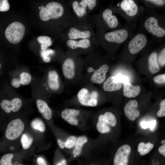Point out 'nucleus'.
<instances>
[{"instance_id": "1", "label": "nucleus", "mask_w": 165, "mask_h": 165, "mask_svg": "<svg viewBox=\"0 0 165 165\" xmlns=\"http://www.w3.org/2000/svg\"><path fill=\"white\" fill-rule=\"evenodd\" d=\"M41 7L39 12V17L43 21L60 17L63 14L64 12L62 6L55 2H49L45 6H41Z\"/></svg>"}, {"instance_id": "2", "label": "nucleus", "mask_w": 165, "mask_h": 165, "mask_svg": "<svg viewBox=\"0 0 165 165\" xmlns=\"http://www.w3.org/2000/svg\"><path fill=\"white\" fill-rule=\"evenodd\" d=\"M25 31L24 26L18 22L10 24L6 28L5 34L7 40L10 42L16 44L22 39Z\"/></svg>"}, {"instance_id": "3", "label": "nucleus", "mask_w": 165, "mask_h": 165, "mask_svg": "<svg viewBox=\"0 0 165 165\" xmlns=\"http://www.w3.org/2000/svg\"><path fill=\"white\" fill-rule=\"evenodd\" d=\"M117 123V119L114 114L112 112H107L98 116L97 129L101 134L108 133L111 131V127L116 126Z\"/></svg>"}, {"instance_id": "4", "label": "nucleus", "mask_w": 165, "mask_h": 165, "mask_svg": "<svg viewBox=\"0 0 165 165\" xmlns=\"http://www.w3.org/2000/svg\"><path fill=\"white\" fill-rule=\"evenodd\" d=\"M78 100L82 105L95 107L98 103V93L95 91L90 92L86 88L81 89L77 94Z\"/></svg>"}, {"instance_id": "5", "label": "nucleus", "mask_w": 165, "mask_h": 165, "mask_svg": "<svg viewBox=\"0 0 165 165\" xmlns=\"http://www.w3.org/2000/svg\"><path fill=\"white\" fill-rule=\"evenodd\" d=\"M24 129V124L22 121L19 119H15L8 125L5 136L8 140H15L20 136Z\"/></svg>"}, {"instance_id": "6", "label": "nucleus", "mask_w": 165, "mask_h": 165, "mask_svg": "<svg viewBox=\"0 0 165 165\" xmlns=\"http://www.w3.org/2000/svg\"><path fill=\"white\" fill-rule=\"evenodd\" d=\"M131 148L127 144L122 145L117 150L114 158V165H127Z\"/></svg>"}, {"instance_id": "7", "label": "nucleus", "mask_w": 165, "mask_h": 165, "mask_svg": "<svg viewBox=\"0 0 165 165\" xmlns=\"http://www.w3.org/2000/svg\"><path fill=\"white\" fill-rule=\"evenodd\" d=\"M147 42V38L144 35L142 34L137 35L129 43V51L133 54L138 53L145 47Z\"/></svg>"}, {"instance_id": "8", "label": "nucleus", "mask_w": 165, "mask_h": 165, "mask_svg": "<svg viewBox=\"0 0 165 165\" xmlns=\"http://www.w3.org/2000/svg\"><path fill=\"white\" fill-rule=\"evenodd\" d=\"M145 28L153 35L162 37L165 35V30L158 25L157 20L153 17L148 18L144 23Z\"/></svg>"}, {"instance_id": "9", "label": "nucleus", "mask_w": 165, "mask_h": 165, "mask_svg": "<svg viewBox=\"0 0 165 165\" xmlns=\"http://www.w3.org/2000/svg\"><path fill=\"white\" fill-rule=\"evenodd\" d=\"M109 68L108 66L106 64L102 65L97 70H94L91 67L88 68L87 70L88 72H94L91 78L92 82L96 84H101L104 82L106 78V74Z\"/></svg>"}, {"instance_id": "10", "label": "nucleus", "mask_w": 165, "mask_h": 165, "mask_svg": "<svg viewBox=\"0 0 165 165\" xmlns=\"http://www.w3.org/2000/svg\"><path fill=\"white\" fill-rule=\"evenodd\" d=\"M138 104L136 100H131L128 102L124 108L125 116L131 121H134L140 116V112L138 109Z\"/></svg>"}, {"instance_id": "11", "label": "nucleus", "mask_w": 165, "mask_h": 165, "mask_svg": "<svg viewBox=\"0 0 165 165\" xmlns=\"http://www.w3.org/2000/svg\"><path fill=\"white\" fill-rule=\"evenodd\" d=\"M128 36L127 31L122 29L107 33L105 37L108 42L120 43L124 42L127 39Z\"/></svg>"}, {"instance_id": "12", "label": "nucleus", "mask_w": 165, "mask_h": 165, "mask_svg": "<svg viewBox=\"0 0 165 165\" xmlns=\"http://www.w3.org/2000/svg\"><path fill=\"white\" fill-rule=\"evenodd\" d=\"M22 103L20 99L15 98L10 101L7 99L2 100L0 103L2 108L7 113H9L11 110L13 112L18 111L21 107Z\"/></svg>"}, {"instance_id": "13", "label": "nucleus", "mask_w": 165, "mask_h": 165, "mask_svg": "<svg viewBox=\"0 0 165 165\" xmlns=\"http://www.w3.org/2000/svg\"><path fill=\"white\" fill-rule=\"evenodd\" d=\"M79 110L74 109L66 108L61 113L62 118L68 123L73 125H77L78 120L76 117L79 115Z\"/></svg>"}, {"instance_id": "14", "label": "nucleus", "mask_w": 165, "mask_h": 165, "mask_svg": "<svg viewBox=\"0 0 165 165\" xmlns=\"http://www.w3.org/2000/svg\"><path fill=\"white\" fill-rule=\"evenodd\" d=\"M62 68L63 75L66 78L71 79L74 78L75 74V67L72 59H66L62 65Z\"/></svg>"}, {"instance_id": "15", "label": "nucleus", "mask_w": 165, "mask_h": 165, "mask_svg": "<svg viewBox=\"0 0 165 165\" xmlns=\"http://www.w3.org/2000/svg\"><path fill=\"white\" fill-rule=\"evenodd\" d=\"M122 86V83L116 80L115 76H112L104 82L103 89L105 91L112 92L120 90Z\"/></svg>"}, {"instance_id": "16", "label": "nucleus", "mask_w": 165, "mask_h": 165, "mask_svg": "<svg viewBox=\"0 0 165 165\" xmlns=\"http://www.w3.org/2000/svg\"><path fill=\"white\" fill-rule=\"evenodd\" d=\"M120 6L122 9L129 16H133L135 15L137 13L138 6L133 0H123L121 2Z\"/></svg>"}, {"instance_id": "17", "label": "nucleus", "mask_w": 165, "mask_h": 165, "mask_svg": "<svg viewBox=\"0 0 165 165\" xmlns=\"http://www.w3.org/2000/svg\"><path fill=\"white\" fill-rule=\"evenodd\" d=\"M141 90L139 86L133 85L130 82L124 84L123 94L127 97H135L139 94Z\"/></svg>"}, {"instance_id": "18", "label": "nucleus", "mask_w": 165, "mask_h": 165, "mask_svg": "<svg viewBox=\"0 0 165 165\" xmlns=\"http://www.w3.org/2000/svg\"><path fill=\"white\" fill-rule=\"evenodd\" d=\"M36 103L39 112L44 118L47 120L50 119L52 116V112L46 103L43 100L38 99L36 101Z\"/></svg>"}, {"instance_id": "19", "label": "nucleus", "mask_w": 165, "mask_h": 165, "mask_svg": "<svg viewBox=\"0 0 165 165\" xmlns=\"http://www.w3.org/2000/svg\"><path fill=\"white\" fill-rule=\"evenodd\" d=\"M20 76V79L14 78L11 81V84L15 88L19 87L21 84L24 85H28L31 81V77L29 73L24 72Z\"/></svg>"}, {"instance_id": "20", "label": "nucleus", "mask_w": 165, "mask_h": 165, "mask_svg": "<svg viewBox=\"0 0 165 165\" xmlns=\"http://www.w3.org/2000/svg\"><path fill=\"white\" fill-rule=\"evenodd\" d=\"M102 16L108 26L111 28H116L118 25V21L117 17L112 15V11L109 9H105Z\"/></svg>"}, {"instance_id": "21", "label": "nucleus", "mask_w": 165, "mask_h": 165, "mask_svg": "<svg viewBox=\"0 0 165 165\" xmlns=\"http://www.w3.org/2000/svg\"><path fill=\"white\" fill-rule=\"evenodd\" d=\"M48 83L50 88L53 90H56L59 88V76L56 71L53 70L49 72Z\"/></svg>"}, {"instance_id": "22", "label": "nucleus", "mask_w": 165, "mask_h": 165, "mask_svg": "<svg viewBox=\"0 0 165 165\" xmlns=\"http://www.w3.org/2000/svg\"><path fill=\"white\" fill-rule=\"evenodd\" d=\"M68 38L72 39L78 38L86 39L90 36V32L89 31H82L74 28H70L68 34Z\"/></svg>"}, {"instance_id": "23", "label": "nucleus", "mask_w": 165, "mask_h": 165, "mask_svg": "<svg viewBox=\"0 0 165 165\" xmlns=\"http://www.w3.org/2000/svg\"><path fill=\"white\" fill-rule=\"evenodd\" d=\"M157 53L154 52L150 55L148 58V67L150 72L152 74L157 73L160 70V67L157 62Z\"/></svg>"}, {"instance_id": "24", "label": "nucleus", "mask_w": 165, "mask_h": 165, "mask_svg": "<svg viewBox=\"0 0 165 165\" xmlns=\"http://www.w3.org/2000/svg\"><path fill=\"white\" fill-rule=\"evenodd\" d=\"M67 45L71 48L74 49L78 47L87 48L90 45V40L87 39H84L79 41L69 40L67 42Z\"/></svg>"}, {"instance_id": "25", "label": "nucleus", "mask_w": 165, "mask_h": 165, "mask_svg": "<svg viewBox=\"0 0 165 165\" xmlns=\"http://www.w3.org/2000/svg\"><path fill=\"white\" fill-rule=\"evenodd\" d=\"M154 145L150 142H140L138 145V152L141 156H144L149 153L153 148Z\"/></svg>"}, {"instance_id": "26", "label": "nucleus", "mask_w": 165, "mask_h": 165, "mask_svg": "<svg viewBox=\"0 0 165 165\" xmlns=\"http://www.w3.org/2000/svg\"><path fill=\"white\" fill-rule=\"evenodd\" d=\"M87 141L88 139L85 136H81L78 138L76 140L73 151V153L75 156H79L80 154L83 145Z\"/></svg>"}, {"instance_id": "27", "label": "nucleus", "mask_w": 165, "mask_h": 165, "mask_svg": "<svg viewBox=\"0 0 165 165\" xmlns=\"http://www.w3.org/2000/svg\"><path fill=\"white\" fill-rule=\"evenodd\" d=\"M33 138L29 134H23L21 138V142L23 148L24 149L28 148L33 142Z\"/></svg>"}, {"instance_id": "28", "label": "nucleus", "mask_w": 165, "mask_h": 165, "mask_svg": "<svg viewBox=\"0 0 165 165\" xmlns=\"http://www.w3.org/2000/svg\"><path fill=\"white\" fill-rule=\"evenodd\" d=\"M31 126L34 129L38 130L41 132H44L45 130L44 123L39 119H36L33 120L31 122Z\"/></svg>"}, {"instance_id": "29", "label": "nucleus", "mask_w": 165, "mask_h": 165, "mask_svg": "<svg viewBox=\"0 0 165 165\" xmlns=\"http://www.w3.org/2000/svg\"><path fill=\"white\" fill-rule=\"evenodd\" d=\"M73 9L77 15L79 17H82L86 13V8L81 6L77 1H74L72 3Z\"/></svg>"}, {"instance_id": "30", "label": "nucleus", "mask_w": 165, "mask_h": 165, "mask_svg": "<svg viewBox=\"0 0 165 165\" xmlns=\"http://www.w3.org/2000/svg\"><path fill=\"white\" fill-rule=\"evenodd\" d=\"M13 156L12 153H7L3 155L0 160V165H13L11 160Z\"/></svg>"}, {"instance_id": "31", "label": "nucleus", "mask_w": 165, "mask_h": 165, "mask_svg": "<svg viewBox=\"0 0 165 165\" xmlns=\"http://www.w3.org/2000/svg\"><path fill=\"white\" fill-rule=\"evenodd\" d=\"M82 7L86 8L87 6L90 9H92L95 6L96 1L95 0H83L79 3Z\"/></svg>"}, {"instance_id": "32", "label": "nucleus", "mask_w": 165, "mask_h": 165, "mask_svg": "<svg viewBox=\"0 0 165 165\" xmlns=\"http://www.w3.org/2000/svg\"><path fill=\"white\" fill-rule=\"evenodd\" d=\"M159 65L163 66L165 64V48H163L157 58Z\"/></svg>"}, {"instance_id": "33", "label": "nucleus", "mask_w": 165, "mask_h": 165, "mask_svg": "<svg viewBox=\"0 0 165 165\" xmlns=\"http://www.w3.org/2000/svg\"><path fill=\"white\" fill-rule=\"evenodd\" d=\"M76 137L74 136H70L65 142V147L68 148H71L73 147L75 145Z\"/></svg>"}, {"instance_id": "34", "label": "nucleus", "mask_w": 165, "mask_h": 165, "mask_svg": "<svg viewBox=\"0 0 165 165\" xmlns=\"http://www.w3.org/2000/svg\"><path fill=\"white\" fill-rule=\"evenodd\" d=\"M160 109L157 113L158 117H162L165 116V99L163 100L160 103Z\"/></svg>"}, {"instance_id": "35", "label": "nucleus", "mask_w": 165, "mask_h": 165, "mask_svg": "<svg viewBox=\"0 0 165 165\" xmlns=\"http://www.w3.org/2000/svg\"><path fill=\"white\" fill-rule=\"evenodd\" d=\"M9 8V5L7 0H0V11H8Z\"/></svg>"}, {"instance_id": "36", "label": "nucleus", "mask_w": 165, "mask_h": 165, "mask_svg": "<svg viewBox=\"0 0 165 165\" xmlns=\"http://www.w3.org/2000/svg\"><path fill=\"white\" fill-rule=\"evenodd\" d=\"M154 81L158 84H163L165 82V73L157 75L154 77Z\"/></svg>"}, {"instance_id": "37", "label": "nucleus", "mask_w": 165, "mask_h": 165, "mask_svg": "<svg viewBox=\"0 0 165 165\" xmlns=\"http://www.w3.org/2000/svg\"><path fill=\"white\" fill-rule=\"evenodd\" d=\"M156 124L155 121L151 122L143 121L141 123V127L144 129L150 127L151 129L154 128Z\"/></svg>"}, {"instance_id": "38", "label": "nucleus", "mask_w": 165, "mask_h": 165, "mask_svg": "<svg viewBox=\"0 0 165 165\" xmlns=\"http://www.w3.org/2000/svg\"><path fill=\"white\" fill-rule=\"evenodd\" d=\"M116 80L124 84L129 82V79L127 76L121 75H118L115 76Z\"/></svg>"}, {"instance_id": "39", "label": "nucleus", "mask_w": 165, "mask_h": 165, "mask_svg": "<svg viewBox=\"0 0 165 165\" xmlns=\"http://www.w3.org/2000/svg\"><path fill=\"white\" fill-rule=\"evenodd\" d=\"M54 53V51L51 49H48L42 50L41 53V57L43 58L49 57L50 54H53Z\"/></svg>"}, {"instance_id": "40", "label": "nucleus", "mask_w": 165, "mask_h": 165, "mask_svg": "<svg viewBox=\"0 0 165 165\" xmlns=\"http://www.w3.org/2000/svg\"><path fill=\"white\" fill-rule=\"evenodd\" d=\"M37 40L39 43L46 42L51 41L50 37L44 36H40L38 37L37 38Z\"/></svg>"}, {"instance_id": "41", "label": "nucleus", "mask_w": 165, "mask_h": 165, "mask_svg": "<svg viewBox=\"0 0 165 165\" xmlns=\"http://www.w3.org/2000/svg\"><path fill=\"white\" fill-rule=\"evenodd\" d=\"M146 1L152 2L156 5L160 6L164 5L165 3L164 0H149Z\"/></svg>"}, {"instance_id": "42", "label": "nucleus", "mask_w": 165, "mask_h": 165, "mask_svg": "<svg viewBox=\"0 0 165 165\" xmlns=\"http://www.w3.org/2000/svg\"><path fill=\"white\" fill-rule=\"evenodd\" d=\"M39 43L41 45V50H46L48 47L50 46L52 44V42L51 41L48 42L40 43Z\"/></svg>"}, {"instance_id": "43", "label": "nucleus", "mask_w": 165, "mask_h": 165, "mask_svg": "<svg viewBox=\"0 0 165 165\" xmlns=\"http://www.w3.org/2000/svg\"><path fill=\"white\" fill-rule=\"evenodd\" d=\"M158 150L159 153L165 157V144L162 145L158 148Z\"/></svg>"}, {"instance_id": "44", "label": "nucleus", "mask_w": 165, "mask_h": 165, "mask_svg": "<svg viewBox=\"0 0 165 165\" xmlns=\"http://www.w3.org/2000/svg\"><path fill=\"white\" fill-rule=\"evenodd\" d=\"M37 162L38 165H47L45 160L41 157H39L37 159Z\"/></svg>"}, {"instance_id": "45", "label": "nucleus", "mask_w": 165, "mask_h": 165, "mask_svg": "<svg viewBox=\"0 0 165 165\" xmlns=\"http://www.w3.org/2000/svg\"><path fill=\"white\" fill-rule=\"evenodd\" d=\"M57 142L59 146L61 148L63 149L65 148V142L62 141L61 140L59 139H57Z\"/></svg>"}, {"instance_id": "46", "label": "nucleus", "mask_w": 165, "mask_h": 165, "mask_svg": "<svg viewBox=\"0 0 165 165\" xmlns=\"http://www.w3.org/2000/svg\"><path fill=\"white\" fill-rule=\"evenodd\" d=\"M66 161L65 160H62L61 161L57 164L56 165H66Z\"/></svg>"}, {"instance_id": "47", "label": "nucleus", "mask_w": 165, "mask_h": 165, "mask_svg": "<svg viewBox=\"0 0 165 165\" xmlns=\"http://www.w3.org/2000/svg\"><path fill=\"white\" fill-rule=\"evenodd\" d=\"M51 59V58L50 57H48L43 58V61L45 62H49Z\"/></svg>"}, {"instance_id": "48", "label": "nucleus", "mask_w": 165, "mask_h": 165, "mask_svg": "<svg viewBox=\"0 0 165 165\" xmlns=\"http://www.w3.org/2000/svg\"><path fill=\"white\" fill-rule=\"evenodd\" d=\"M161 143L162 145L165 144V140H163L161 141Z\"/></svg>"}, {"instance_id": "49", "label": "nucleus", "mask_w": 165, "mask_h": 165, "mask_svg": "<svg viewBox=\"0 0 165 165\" xmlns=\"http://www.w3.org/2000/svg\"><path fill=\"white\" fill-rule=\"evenodd\" d=\"M41 7L40 6V7H39V9H41Z\"/></svg>"}, {"instance_id": "50", "label": "nucleus", "mask_w": 165, "mask_h": 165, "mask_svg": "<svg viewBox=\"0 0 165 165\" xmlns=\"http://www.w3.org/2000/svg\"><path fill=\"white\" fill-rule=\"evenodd\" d=\"M1 67V64H0V68Z\"/></svg>"}, {"instance_id": "51", "label": "nucleus", "mask_w": 165, "mask_h": 165, "mask_svg": "<svg viewBox=\"0 0 165 165\" xmlns=\"http://www.w3.org/2000/svg\"><path fill=\"white\" fill-rule=\"evenodd\" d=\"M19 165H21V164H19Z\"/></svg>"}, {"instance_id": "52", "label": "nucleus", "mask_w": 165, "mask_h": 165, "mask_svg": "<svg viewBox=\"0 0 165 165\" xmlns=\"http://www.w3.org/2000/svg\"></svg>"}]
</instances>
